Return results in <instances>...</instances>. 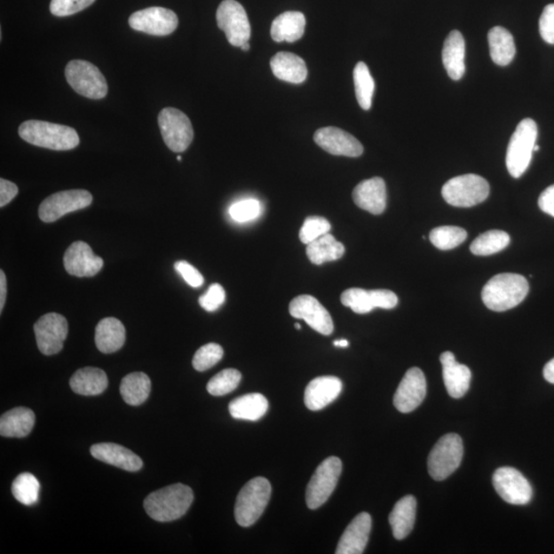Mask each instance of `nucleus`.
<instances>
[{
  "label": "nucleus",
  "instance_id": "obj_15",
  "mask_svg": "<svg viewBox=\"0 0 554 554\" xmlns=\"http://www.w3.org/2000/svg\"><path fill=\"white\" fill-rule=\"evenodd\" d=\"M342 305L359 314L371 313L375 308L393 309L399 303L398 296L389 289H364L352 288L341 295Z\"/></svg>",
  "mask_w": 554,
  "mask_h": 554
},
{
  "label": "nucleus",
  "instance_id": "obj_18",
  "mask_svg": "<svg viewBox=\"0 0 554 554\" xmlns=\"http://www.w3.org/2000/svg\"><path fill=\"white\" fill-rule=\"evenodd\" d=\"M426 392L424 373L419 368L408 369L394 394V407L401 413H411L423 402Z\"/></svg>",
  "mask_w": 554,
  "mask_h": 554
},
{
  "label": "nucleus",
  "instance_id": "obj_1",
  "mask_svg": "<svg viewBox=\"0 0 554 554\" xmlns=\"http://www.w3.org/2000/svg\"><path fill=\"white\" fill-rule=\"evenodd\" d=\"M194 499L191 487L174 484L148 495L144 501V508L148 516L156 522H173L185 516Z\"/></svg>",
  "mask_w": 554,
  "mask_h": 554
},
{
  "label": "nucleus",
  "instance_id": "obj_11",
  "mask_svg": "<svg viewBox=\"0 0 554 554\" xmlns=\"http://www.w3.org/2000/svg\"><path fill=\"white\" fill-rule=\"evenodd\" d=\"M217 24L226 33L231 45L241 46L249 43L250 24L247 12L235 0H224L217 11Z\"/></svg>",
  "mask_w": 554,
  "mask_h": 554
},
{
  "label": "nucleus",
  "instance_id": "obj_52",
  "mask_svg": "<svg viewBox=\"0 0 554 554\" xmlns=\"http://www.w3.org/2000/svg\"><path fill=\"white\" fill-rule=\"evenodd\" d=\"M543 375L547 382L554 384V359L547 362L543 369Z\"/></svg>",
  "mask_w": 554,
  "mask_h": 554
},
{
  "label": "nucleus",
  "instance_id": "obj_44",
  "mask_svg": "<svg viewBox=\"0 0 554 554\" xmlns=\"http://www.w3.org/2000/svg\"><path fill=\"white\" fill-rule=\"evenodd\" d=\"M261 214V204L256 200H246L236 203L229 209V215L236 222H248L256 219Z\"/></svg>",
  "mask_w": 554,
  "mask_h": 554
},
{
  "label": "nucleus",
  "instance_id": "obj_4",
  "mask_svg": "<svg viewBox=\"0 0 554 554\" xmlns=\"http://www.w3.org/2000/svg\"><path fill=\"white\" fill-rule=\"evenodd\" d=\"M538 136L537 123L531 118L520 122L508 144L506 167L518 179L529 168Z\"/></svg>",
  "mask_w": 554,
  "mask_h": 554
},
{
  "label": "nucleus",
  "instance_id": "obj_2",
  "mask_svg": "<svg viewBox=\"0 0 554 554\" xmlns=\"http://www.w3.org/2000/svg\"><path fill=\"white\" fill-rule=\"evenodd\" d=\"M529 289V282L523 275L501 273L487 282L481 298L493 312L503 313L519 305L526 299Z\"/></svg>",
  "mask_w": 554,
  "mask_h": 554
},
{
  "label": "nucleus",
  "instance_id": "obj_48",
  "mask_svg": "<svg viewBox=\"0 0 554 554\" xmlns=\"http://www.w3.org/2000/svg\"><path fill=\"white\" fill-rule=\"evenodd\" d=\"M175 269L179 273L185 281L188 283L190 287L200 288L203 285L204 279L202 273L194 266L191 265L186 261H178L175 263Z\"/></svg>",
  "mask_w": 554,
  "mask_h": 554
},
{
  "label": "nucleus",
  "instance_id": "obj_38",
  "mask_svg": "<svg viewBox=\"0 0 554 554\" xmlns=\"http://www.w3.org/2000/svg\"><path fill=\"white\" fill-rule=\"evenodd\" d=\"M353 81L355 95L360 107L364 110L371 109L375 82L366 63L359 62L356 64L353 70Z\"/></svg>",
  "mask_w": 554,
  "mask_h": 554
},
{
  "label": "nucleus",
  "instance_id": "obj_7",
  "mask_svg": "<svg viewBox=\"0 0 554 554\" xmlns=\"http://www.w3.org/2000/svg\"><path fill=\"white\" fill-rule=\"evenodd\" d=\"M463 441L458 434L444 435L433 447L428 457V471L434 480H444L451 476L463 458Z\"/></svg>",
  "mask_w": 554,
  "mask_h": 554
},
{
  "label": "nucleus",
  "instance_id": "obj_51",
  "mask_svg": "<svg viewBox=\"0 0 554 554\" xmlns=\"http://www.w3.org/2000/svg\"><path fill=\"white\" fill-rule=\"evenodd\" d=\"M6 292H8V286H6V277L4 270L0 272V313H3L5 301Z\"/></svg>",
  "mask_w": 554,
  "mask_h": 554
},
{
  "label": "nucleus",
  "instance_id": "obj_42",
  "mask_svg": "<svg viewBox=\"0 0 554 554\" xmlns=\"http://www.w3.org/2000/svg\"><path fill=\"white\" fill-rule=\"evenodd\" d=\"M223 354V348L219 344L209 343V344L203 345L196 352L193 366L196 371H207V369L213 368L222 360Z\"/></svg>",
  "mask_w": 554,
  "mask_h": 554
},
{
  "label": "nucleus",
  "instance_id": "obj_13",
  "mask_svg": "<svg viewBox=\"0 0 554 554\" xmlns=\"http://www.w3.org/2000/svg\"><path fill=\"white\" fill-rule=\"evenodd\" d=\"M495 490L505 503L512 505H525L533 497L529 480L512 467H501L493 476Z\"/></svg>",
  "mask_w": 554,
  "mask_h": 554
},
{
  "label": "nucleus",
  "instance_id": "obj_40",
  "mask_svg": "<svg viewBox=\"0 0 554 554\" xmlns=\"http://www.w3.org/2000/svg\"><path fill=\"white\" fill-rule=\"evenodd\" d=\"M432 245L441 250L457 248L467 239L466 230L457 226H440L431 230Z\"/></svg>",
  "mask_w": 554,
  "mask_h": 554
},
{
  "label": "nucleus",
  "instance_id": "obj_31",
  "mask_svg": "<svg viewBox=\"0 0 554 554\" xmlns=\"http://www.w3.org/2000/svg\"><path fill=\"white\" fill-rule=\"evenodd\" d=\"M416 513H417V500L411 495L398 501L389 516V523L395 539L402 540L410 535L415 525Z\"/></svg>",
  "mask_w": 554,
  "mask_h": 554
},
{
  "label": "nucleus",
  "instance_id": "obj_56",
  "mask_svg": "<svg viewBox=\"0 0 554 554\" xmlns=\"http://www.w3.org/2000/svg\"><path fill=\"white\" fill-rule=\"evenodd\" d=\"M295 328L297 329H301V325H299V323H296Z\"/></svg>",
  "mask_w": 554,
  "mask_h": 554
},
{
  "label": "nucleus",
  "instance_id": "obj_33",
  "mask_svg": "<svg viewBox=\"0 0 554 554\" xmlns=\"http://www.w3.org/2000/svg\"><path fill=\"white\" fill-rule=\"evenodd\" d=\"M269 404L261 393L242 395L230 402L229 413L234 419L258 421L268 411Z\"/></svg>",
  "mask_w": 554,
  "mask_h": 554
},
{
  "label": "nucleus",
  "instance_id": "obj_45",
  "mask_svg": "<svg viewBox=\"0 0 554 554\" xmlns=\"http://www.w3.org/2000/svg\"><path fill=\"white\" fill-rule=\"evenodd\" d=\"M96 0H51L50 10L57 17H67L76 14L94 4Z\"/></svg>",
  "mask_w": 554,
  "mask_h": 554
},
{
  "label": "nucleus",
  "instance_id": "obj_5",
  "mask_svg": "<svg viewBox=\"0 0 554 554\" xmlns=\"http://www.w3.org/2000/svg\"><path fill=\"white\" fill-rule=\"evenodd\" d=\"M272 496V485L265 478L250 479L237 496L234 516L241 526H253L260 518Z\"/></svg>",
  "mask_w": 554,
  "mask_h": 554
},
{
  "label": "nucleus",
  "instance_id": "obj_36",
  "mask_svg": "<svg viewBox=\"0 0 554 554\" xmlns=\"http://www.w3.org/2000/svg\"><path fill=\"white\" fill-rule=\"evenodd\" d=\"M151 381L145 373H131L122 381L121 393L123 400L130 406H140L149 398Z\"/></svg>",
  "mask_w": 554,
  "mask_h": 554
},
{
  "label": "nucleus",
  "instance_id": "obj_47",
  "mask_svg": "<svg viewBox=\"0 0 554 554\" xmlns=\"http://www.w3.org/2000/svg\"><path fill=\"white\" fill-rule=\"evenodd\" d=\"M539 30L545 43L554 44V4L545 6L540 17Z\"/></svg>",
  "mask_w": 554,
  "mask_h": 554
},
{
  "label": "nucleus",
  "instance_id": "obj_29",
  "mask_svg": "<svg viewBox=\"0 0 554 554\" xmlns=\"http://www.w3.org/2000/svg\"><path fill=\"white\" fill-rule=\"evenodd\" d=\"M305 16L300 12H286L276 17L272 25V37L276 43H295L305 35Z\"/></svg>",
  "mask_w": 554,
  "mask_h": 554
},
{
  "label": "nucleus",
  "instance_id": "obj_54",
  "mask_svg": "<svg viewBox=\"0 0 554 554\" xmlns=\"http://www.w3.org/2000/svg\"><path fill=\"white\" fill-rule=\"evenodd\" d=\"M249 48H250V45H249V43H247V44H242V45L241 46V49L243 51H248L249 50Z\"/></svg>",
  "mask_w": 554,
  "mask_h": 554
},
{
  "label": "nucleus",
  "instance_id": "obj_23",
  "mask_svg": "<svg viewBox=\"0 0 554 554\" xmlns=\"http://www.w3.org/2000/svg\"><path fill=\"white\" fill-rule=\"evenodd\" d=\"M342 389V381L334 376L315 378L305 389V406L310 411H321L339 397Z\"/></svg>",
  "mask_w": 554,
  "mask_h": 554
},
{
  "label": "nucleus",
  "instance_id": "obj_3",
  "mask_svg": "<svg viewBox=\"0 0 554 554\" xmlns=\"http://www.w3.org/2000/svg\"><path fill=\"white\" fill-rule=\"evenodd\" d=\"M19 135L37 147L65 151L78 146L79 136L75 129L42 121H28L20 125Z\"/></svg>",
  "mask_w": 554,
  "mask_h": 554
},
{
  "label": "nucleus",
  "instance_id": "obj_34",
  "mask_svg": "<svg viewBox=\"0 0 554 554\" xmlns=\"http://www.w3.org/2000/svg\"><path fill=\"white\" fill-rule=\"evenodd\" d=\"M487 41H489L490 55L495 63L499 66H507L512 62L517 49L510 31L497 26L490 30Z\"/></svg>",
  "mask_w": 554,
  "mask_h": 554
},
{
  "label": "nucleus",
  "instance_id": "obj_26",
  "mask_svg": "<svg viewBox=\"0 0 554 554\" xmlns=\"http://www.w3.org/2000/svg\"><path fill=\"white\" fill-rule=\"evenodd\" d=\"M270 67L281 81L299 84L306 81L307 66L302 58L292 52L281 51L270 60Z\"/></svg>",
  "mask_w": 554,
  "mask_h": 554
},
{
  "label": "nucleus",
  "instance_id": "obj_30",
  "mask_svg": "<svg viewBox=\"0 0 554 554\" xmlns=\"http://www.w3.org/2000/svg\"><path fill=\"white\" fill-rule=\"evenodd\" d=\"M108 378L107 373L98 368H79L70 379V387L77 394L92 397L107 391Z\"/></svg>",
  "mask_w": 554,
  "mask_h": 554
},
{
  "label": "nucleus",
  "instance_id": "obj_8",
  "mask_svg": "<svg viewBox=\"0 0 554 554\" xmlns=\"http://www.w3.org/2000/svg\"><path fill=\"white\" fill-rule=\"evenodd\" d=\"M65 76L78 95L100 100L107 97L108 84L97 66L88 61L74 60L66 66Z\"/></svg>",
  "mask_w": 554,
  "mask_h": 554
},
{
  "label": "nucleus",
  "instance_id": "obj_20",
  "mask_svg": "<svg viewBox=\"0 0 554 554\" xmlns=\"http://www.w3.org/2000/svg\"><path fill=\"white\" fill-rule=\"evenodd\" d=\"M104 261L83 241H75L66 250L64 267L70 275L91 277L101 272Z\"/></svg>",
  "mask_w": 554,
  "mask_h": 554
},
{
  "label": "nucleus",
  "instance_id": "obj_25",
  "mask_svg": "<svg viewBox=\"0 0 554 554\" xmlns=\"http://www.w3.org/2000/svg\"><path fill=\"white\" fill-rule=\"evenodd\" d=\"M444 382L447 393L454 399L464 397L470 389L471 372L470 368L459 364L451 352L440 355Z\"/></svg>",
  "mask_w": 554,
  "mask_h": 554
},
{
  "label": "nucleus",
  "instance_id": "obj_24",
  "mask_svg": "<svg viewBox=\"0 0 554 554\" xmlns=\"http://www.w3.org/2000/svg\"><path fill=\"white\" fill-rule=\"evenodd\" d=\"M91 456L110 465L130 472H136L143 467V461L129 448L114 443L97 444L91 447Z\"/></svg>",
  "mask_w": 554,
  "mask_h": 554
},
{
  "label": "nucleus",
  "instance_id": "obj_53",
  "mask_svg": "<svg viewBox=\"0 0 554 554\" xmlns=\"http://www.w3.org/2000/svg\"><path fill=\"white\" fill-rule=\"evenodd\" d=\"M334 346L340 348H346L349 346V342L345 339L334 341Z\"/></svg>",
  "mask_w": 554,
  "mask_h": 554
},
{
  "label": "nucleus",
  "instance_id": "obj_22",
  "mask_svg": "<svg viewBox=\"0 0 554 554\" xmlns=\"http://www.w3.org/2000/svg\"><path fill=\"white\" fill-rule=\"evenodd\" d=\"M372 529V518L367 512H361L356 516L352 522L348 525L340 538L337 554H361L364 553L369 533Z\"/></svg>",
  "mask_w": 554,
  "mask_h": 554
},
{
  "label": "nucleus",
  "instance_id": "obj_39",
  "mask_svg": "<svg viewBox=\"0 0 554 554\" xmlns=\"http://www.w3.org/2000/svg\"><path fill=\"white\" fill-rule=\"evenodd\" d=\"M38 479L28 472L19 474L12 485V493L20 503L26 506L35 505L39 497Z\"/></svg>",
  "mask_w": 554,
  "mask_h": 554
},
{
  "label": "nucleus",
  "instance_id": "obj_14",
  "mask_svg": "<svg viewBox=\"0 0 554 554\" xmlns=\"http://www.w3.org/2000/svg\"><path fill=\"white\" fill-rule=\"evenodd\" d=\"M35 333L39 351L44 355H54L63 349L68 322L61 314L48 313L36 322Z\"/></svg>",
  "mask_w": 554,
  "mask_h": 554
},
{
  "label": "nucleus",
  "instance_id": "obj_50",
  "mask_svg": "<svg viewBox=\"0 0 554 554\" xmlns=\"http://www.w3.org/2000/svg\"><path fill=\"white\" fill-rule=\"evenodd\" d=\"M539 208L542 212L554 217V185L546 188L539 197Z\"/></svg>",
  "mask_w": 554,
  "mask_h": 554
},
{
  "label": "nucleus",
  "instance_id": "obj_17",
  "mask_svg": "<svg viewBox=\"0 0 554 554\" xmlns=\"http://www.w3.org/2000/svg\"><path fill=\"white\" fill-rule=\"evenodd\" d=\"M289 310L293 318L305 321L309 327L321 335L328 336L334 332L331 314L313 296L301 295L296 297L289 303Z\"/></svg>",
  "mask_w": 554,
  "mask_h": 554
},
{
  "label": "nucleus",
  "instance_id": "obj_27",
  "mask_svg": "<svg viewBox=\"0 0 554 554\" xmlns=\"http://www.w3.org/2000/svg\"><path fill=\"white\" fill-rule=\"evenodd\" d=\"M443 62L447 75L453 81H460L463 77L465 74V41L458 30L452 31L446 39Z\"/></svg>",
  "mask_w": 554,
  "mask_h": 554
},
{
  "label": "nucleus",
  "instance_id": "obj_49",
  "mask_svg": "<svg viewBox=\"0 0 554 554\" xmlns=\"http://www.w3.org/2000/svg\"><path fill=\"white\" fill-rule=\"evenodd\" d=\"M19 193L17 185L5 179H0V207L4 208L15 199Z\"/></svg>",
  "mask_w": 554,
  "mask_h": 554
},
{
  "label": "nucleus",
  "instance_id": "obj_10",
  "mask_svg": "<svg viewBox=\"0 0 554 554\" xmlns=\"http://www.w3.org/2000/svg\"><path fill=\"white\" fill-rule=\"evenodd\" d=\"M164 143L173 153H184L194 141V131L188 116L176 108H164L158 115Z\"/></svg>",
  "mask_w": 554,
  "mask_h": 554
},
{
  "label": "nucleus",
  "instance_id": "obj_57",
  "mask_svg": "<svg viewBox=\"0 0 554 554\" xmlns=\"http://www.w3.org/2000/svg\"><path fill=\"white\" fill-rule=\"evenodd\" d=\"M178 161L181 162L182 161V157L179 155L178 156Z\"/></svg>",
  "mask_w": 554,
  "mask_h": 554
},
{
  "label": "nucleus",
  "instance_id": "obj_6",
  "mask_svg": "<svg viewBox=\"0 0 554 554\" xmlns=\"http://www.w3.org/2000/svg\"><path fill=\"white\" fill-rule=\"evenodd\" d=\"M441 194L453 207L471 208L487 199L490 194V185L479 175L458 176L444 185Z\"/></svg>",
  "mask_w": 554,
  "mask_h": 554
},
{
  "label": "nucleus",
  "instance_id": "obj_46",
  "mask_svg": "<svg viewBox=\"0 0 554 554\" xmlns=\"http://www.w3.org/2000/svg\"><path fill=\"white\" fill-rule=\"evenodd\" d=\"M226 300V289L219 283H214L200 298V305L206 312L213 313L219 309Z\"/></svg>",
  "mask_w": 554,
  "mask_h": 554
},
{
  "label": "nucleus",
  "instance_id": "obj_37",
  "mask_svg": "<svg viewBox=\"0 0 554 554\" xmlns=\"http://www.w3.org/2000/svg\"><path fill=\"white\" fill-rule=\"evenodd\" d=\"M510 243V236L503 230H490L480 234L471 243V250L476 256H491L503 250Z\"/></svg>",
  "mask_w": 554,
  "mask_h": 554
},
{
  "label": "nucleus",
  "instance_id": "obj_55",
  "mask_svg": "<svg viewBox=\"0 0 554 554\" xmlns=\"http://www.w3.org/2000/svg\"><path fill=\"white\" fill-rule=\"evenodd\" d=\"M540 147L538 146V145H535V147H534V153H536V151H539Z\"/></svg>",
  "mask_w": 554,
  "mask_h": 554
},
{
  "label": "nucleus",
  "instance_id": "obj_12",
  "mask_svg": "<svg viewBox=\"0 0 554 554\" xmlns=\"http://www.w3.org/2000/svg\"><path fill=\"white\" fill-rule=\"evenodd\" d=\"M92 195L87 190H67L51 194L39 207V218L45 223L55 222L66 214L91 206Z\"/></svg>",
  "mask_w": 554,
  "mask_h": 554
},
{
  "label": "nucleus",
  "instance_id": "obj_21",
  "mask_svg": "<svg viewBox=\"0 0 554 554\" xmlns=\"http://www.w3.org/2000/svg\"><path fill=\"white\" fill-rule=\"evenodd\" d=\"M352 197L356 206L361 210L381 215L386 209V184L379 177L362 181L354 188Z\"/></svg>",
  "mask_w": 554,
  "mask_h": 554
},
{
  "label": "nucleus",
  "instance_id": "obj_32",
  "mask_svg": "<svg viewBox=\"0 0 554 554\" xmlns=\"http://www.w3.org/2000/svg\"><path fill=\"white\" fill-rule=\"evenodd\" d=\"M96 345L103 353H114L123 346L125 328L115 318H107L98 323L95 335Z\"/></svg>",
  "mask_w": 554,
  "mask_h": 554
},
{
  "label": "nucleus",
  "instance_id": "obj_16",
  "mask_svg": "<svg viewBox=\"0 0 554 554\" xmlns=\"http://www.w3.org/2000/svg\"><path fill=\"white\" fill-rule=\"evenodd\" d=\"M131 28L154 36H166L173 33L179 21L173 11L154 6L134 12L129 19Z\"/></svg>",
  "mask_w": 554,
  "mask_h": 554
},
{
  "label": "nucleus",
  "instance_id": "obj_19",
  "mask_svg": "<svg viewBox=\"0 0 554 554\" xmlns=\"http://www.w3.org/2000/svg\"><path fill=\"white\" fill-rule=\"evenodd\" d=\"M314 142L326 153L333 155L359 157L364 153V147L358 138L336 127L316 131Z\"/></svg>",
  "mask_w": 554,
  "mask_h": 554
},
{
  "label": "nucleus",
  "instance_id": "obj_28",
  "mask_svg": "<svg viewBox=\"0 0 554 554\" xmlns=\"http://www.w3.org/2000/svg\"><path fill=\"white\" fill-rule=\"evenodd\" d=\"M36 424V415L28 408L20 407L4 413L0 418V434L4 438H25Z\"/></svg>",
  "mask_w": 554,
  "mask_h": 554
},
{
  "label": "nucleus",
  "instance_id": "obj_41",
  "mask_svg": "<svg viewBox=\"0 0 554 554\" xmlns=\"http://www.w3.org/2000/svg\"><path fill=\"white\" fill-rule=\"evenodd\" d=\"M241 381V374L235 368L223 369L209 381L207 391L214 397H222L235 391Z\"/></svg>",
  "mask_w": 554,
  "mask_h": 554
},
{
  "label": "nucleus",
  "instance_id": "obj_35",
  "mask_svg": "<svg viewBox=\"0 0 554 554\" xmlns=\"http://www.w3.org/2000/svg\"><path fill=\"white\" fill-rule=\"evenodd\" d=\"M345 248L343 243L336 241L329 233L322 235L320 239L308 243L306 254L310 262L314 265H321L326 262L337 261L344 256Z\"/></svg>",
  "mask_w": 554,
  "mask_h": 554
},
{
  "label": "nucleus",
  "instance_id": "obj_9",
  "mask_svg": "<svg viewBox=\"0 0 554 554\" xmlns=\"http://www.w3.org/2000/svg\"><path fill=\"white\" fill-rule=\"evenodd\" d=\"M342 472L338 457L323 460L310 479L306 490V504L310 510H318L325 504L337 487Z\"/></svg>",
  "mask_w": 554,
  "mask_h": 554
},
{
  "label": "nucleus",
  "instance_id": "obj_43",
  "mask_svg": "<svg viewBox=\"0 0 554 554\" xmlns=\"http://www.w3.org/2000/svg\"><path fill=\"white\" fill-rule=\"evenodd\" d=\"M331 230V224L326 218L313 216L306 218L303 226L301 227L299 237L300 241L305 245L320 239Z\"/></svg>",
  "mask_w": 554,
  "mask_h": 554
}]
</instances>
